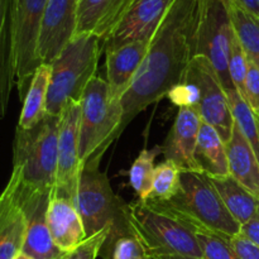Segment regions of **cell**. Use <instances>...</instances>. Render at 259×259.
<instances>
[{
    "label": "cell",
    "instance_id": "484cf974",
    "mask_svg": "<svg viewBox=\"0 0 259 259\" xmlns=\"http://www.w3.org/2000/svg\"><path fill=\"white\" fill-rule=\"evenodd\" d=\"M161 153L162 146H156L152 149L144 148L129 169V182L138 196L139 201L146 202L151 196L154 168H156L154 161Z\"/></svg>",
    "mask_w": 259,
    "mask_h": 259
},
{
    "label": "cell",
    "instance_id": "7c38bea8",
    "mask_svg": "<svg viewBox=\"0 0 259 259\" xmlns=\"http://www.w3.org/2000/svg\"><path fill=\"white\" fill-rule=\"evenodd\" d=\"M78 0H48L38 37V58L51 63L75 37Z\"/></svg>",
    "mask_w": 259,
    "mask_h": 259
},
{
    "label": "cell",
    "instance_id": "8992f818",
    "mask_svg": "<svg viewBox=\"0 0 259 259\" xmlns=\"http://www.w3.org/2000/svg\"><path fill=\"white\" fill-rule=\"evenodd\" d=\"M121 121V100L111 96L106 80L95 76L81 98L80 159L82 167L89 163L100 164L106 149L119 138Z\"/></svg>",
    "mask_w": 259,
    "mask_h": 259
},
{
    "label": "cell",
    "instance_id": "ab89813d",
    "mask_svg": "<svg viewBox=\"0 0 259 259\" xmlns=\"http://www.w3.org/2000/svg\"><path fill=\"white\" fill-rule=\"evenodd\" d=\"M144 259H161L159 257H153V255H146Z\"/></svg>",
    "mask_w": 259,
    "mask_h": 259
},
{
    "label": "cell",
    "instance_id": "74e56055",
    "mask_svg": "<svg viewBox=\"0 0 259 259\" xmlns=\"http://www.w3.org/2000/svg\"><path fill=\"white\" fill-rule=\"evenodd\" d=\"M14 259H33V258H32V257H29V255H27V254H25V253L20 252L19 254H18L17 257H15Z\"/></svg>",
    "mask_w": 259,
    "mask_h": 259
},
{
    "label": "cell",
    "instance_id": "52a82bcc",
    "mask_svg": "<svg viewBox=\"0 0 259 259\" xmlns=\"http://www.w3.org/2000/svg\"><path fill=\"white\" fill-rule=\"evenodd\" d=\"M128 206L132 235L141 242L147 255L202 259L196 233L179 219L139 200Z\"/></svg>",
    "mask_w": 259,
    "mask_h": 259
},
{
    "label": "cell",
    "instance_id": "d6986e66",
    "mask_svg": "<svg viewBox=\"0 0 259 259\" xmlns=\"http://www.w3.org/2000/svg\"><path fill=\"white\" fill-rule=\"evenodd\" d=\"M27 227V215L8 182L0 194V259H14L22 252Z\"/></svg>",
    "mask_w": 259,
    "mask_h": 259
},
{
    "label": "cell",
    "instance_id": "ffe728a7",
    "mask_svg": "<svg viewBox=\"0 0 259 259\" xmlns=\"http://www.w3.org/2000/svg\"><path fill=\"white\" fill-rule=\"evenodd\" d=\"M229 175L259 199V162L249 142L234 121L232 137L225 144Z\"/></svg>",
    "mask_w": 259,
    "mask_h": 259
},
{
    "label": "cell",
    "instance_id": "44dd1931",
    "mask_svg": "<svg viewBox=\"0 0 259 259\" xmlns=\"http://www.w3.org/2000/svg\"><path fill=\"white\" fill-rule=\"evenodd\" d=\"M10 7L12 0H0V119L7 114L10 94L15 85Z\"/></svg>",
    "mask_w": 259,
    "mask_h": 259
},
{
    "label": "cell",
    "instance_id": "4316f807",
    "mask_svg": "<svg viewBox=\"0 0 259 259\" xmlns=\"http://www.w3.org/2000/svg\"><path fill=\"white\" fill-rule=\"evenodd\" d=\"M234 121L243 136L249 142L259 162V115L248 105L247 101L237 90L227 93Z\"/></svg>",
    "mask_w": 259,
    "mask_h": 259
},
{
    "label": "cell",
    "instance_id": "e575fe53",
    "mask_svg": "<svg viewBox=\"0 0 259 259\" xmlns=\"http://www.w3.org/2000/svg\"><path fill=\"white\" fill-rule=\"evenodd\" d=\"M230 242H232L235 252L242 259H259V248L240 234L232 238Z\"/></svg>",
    "mask_w": 259,
    "mask_h": 259
},
{
    "label": "cell",
    "instance_id": "4dcf8cb0",
    "mask_svg": "<svg viewBox=\"0 0 259 259\" xmlns=\"http://www.w3.org/2000/svg\"><path fill=\"white\" fill-rule=\"evenodd\" d=\"M109 238V230L104 229L91 237L86 238L77 248L65 253L61 259H96Z\"/></svg>",
    "mask_w": 259,
    "mask_h": 259
},
{
    "label": "cell",
    "instance_id": "9a60e30c",
    "mask_svg": "<svg viewBox=\"0 0 259 259\" xmlns=\"http://www.w3.org/2000/svg\"><path fill=\"white\" fill-rule=\"evenodd\" d=\"M201 123L202 119L196 108H180L171 132L162 146L166 161L174 162L181 171L199 172L195 149Z\"/></svg>",
    "mask_w": 259,
    "mask_h": 259
},
{
    "label": "cell",
    "instance_id": "e0dca14e",
    "mask_svg": "<svg viewBox=\"0 0 259 259\" xmlns=\"http://www.w3.org/2000/svg\"><path fill=\"white\" fill-rule=\"evenodd\" d=\"M133 3L134 0H78L76 34H95L104 42Z\"/></svg>",
    "mask_w": 259,
    "mask_h": 259
},
{
    "label": "cell",
    "instance_id": "603a6c76",
    "mask_svg": "<svg viewBox=\"0 0 259 259\" xmlns=\"http://www.w3.org/2000/svg\"><path fill=\"white\" fill-rule=\"evenodd\" d=\"M228 211L240 225L259 215V199L238 184L232 176L209 177Z\"/></svg>",
    "mask_w": 259,
    "mask_h": 259
},
{
    "label": "cell",
    "instance_id": "d4e9b609",
    "mask_svg": "<svg viewBox=\"0 0 259 259\" xmlns=\"http://www.w3.org/2000/svg\"><path fill=\"white\" fill-rule=\"evenodd\" d=\"M234 30L248 58L259 66V17L245 12L230 0H225Z\"/></svg>",
    "mask_w": 259,
    "mask_h": 259
},
{
    "label": "cell",
    "instance_id": "2e32d148",
    "mask_svg": "<svg viewBox=\"0 0 259 259\" xmlns=\"http://www.w3.org/2000/svg\"><path fill=\"white\" fill-rule=\"evenodd\" d=\"M47 224L56 247L63 253L73 250L88 238L76 207L70 200L60 196L55 189L50 194Z\"/></svg>",
    "mask_w": 259,
    "mask_h": 259
},
{
    "label": "cell",
    "instance_id": "836d02e7",
    "mask_svg": "<svg viewBox=\"0 0 259 259\" xmlns=\"http://www.w3.org/2000/svg\"><path fill=\"white\" fill-rule=\"evenodd\" d=\"M243 99L253 111L259 115V66L248 58V71Z\"/></svg>",
    "mask_w": 259,
    "mask_h": 259
},
{
    "label": "cell",
    "instance_id": "d6a6232c",
    "mask_svg": "<svg viewBox=\"0 0 259 259\" xmlns=\"http://www.w3.org/2000/svg\"><path fill=\"white\" fill-rule=\"evenodd\" d=\"M146 250L133 235L120 237L111 245V259H144Z\"/></svg>",
    "mask_w": 259,
    "mask_h": 259
},
{
    "label": "cell",
    "instance_id": "6da1fadb",
    "mask_svg": "<svg viewBox=\"0 0 259 259\" xmlns=\"http://www.w3.org/2000/svg\"><path fill=\"white\" fill-rule=\"evenodd\" d=\"M200 0H174L152 39L148 51L121 98L123 121L119 137L137 115L166 98L184 82L196 56V33Z\"/></svg>",
    "mask_w": 259,
    "mask_h": 259
},
{
    "label": "cell",
    "instance_id": "1f68e13d",
    "mask_svg": "<svg viewBox=\"0 0 259 259\" xmlns=\"http://www.w3.org/2000/svg\"><path fill=\"white\" fill-rule=\"evenodd\" d=\"M166 98L179 108H197L200 103V90L197 85L185 81L175 86Z\"/></svg>",
    "mask_w": 259,
    "mask_h": 259
},
{
    "label": "cell",
    "instance_id": "f35d334b",
    "mask_svg": "<svg viewBox=\"0 0 259 259\" xmlns=\"http://www.w3.org/2000/svg\"><path fill=\"white\" fill-rule=\"evenodd\" d=\"M161 259H197V258H189V257H159Z\"/></svg>",
    "mask_w": 259,
    "mask_h": 259
},
{
    "label": "cell",
    "instance_id": "30bf717a",
    "mask_svg": "<svg viewBox=\"0 0 259 259\" xmlns=\"http://www.w3.org/2000/svg\"><path fill=\"white\" fill-rule=\"evenodd\" d=\"M185 81L197 85L200 90V103L196 110L202 121L211 125L227 144L234 128V116L227 93L214 66L206 57L195 56L190 63Z\"/></svg>",
    "mask_w": 259,
    "mask_h": 259
},
{
    "label": "cell",
    "instance_id": "f1b7e54d",
    "mask_svg": "<svg viewBox=\"0 0 259 259\" xmlns=\"http://www.w3.org/2000/svg\"><path fill=\"white\" fill-rule=\"evenodd\" d=\"M196 237L202 259H242L235 252L230 239L211 233H196Z\"/></svg>",
    "mask_w": 259,
    "mask_h": 259
},
{
    "label": "cell",
    "instance_id": "5b68a950",
    "mask_svg": "<svg viewBox=\"0 0 259 259\" xmlns=\"http://www.w3.org/2000/svg\"><path fill=\"white\" fill-rule=\"evenodd\" d=\"M103 39L95 34H75L51 63L47 114L60 116L68 101H81L83 91L95 77Z\"/></svg>",
    "mask_w": 259,
    "mask_h": 259
},
{
    "label": "cell",
    "instance_id": "8d00e7d4",
    "mask_svg": "<svg viewBox=\"0 0 259 259\" xmlns=\"http://www.w3.org/2000/svg\"><path fill=\"white\" fill-rule=\"evenodd\" d=\"M230 2L244 9L245 12L259 17V0H230Z\"/></svg>",
    "mask_w": 259,
    "mask_h": 259
},
{
    "label": "cell",
    "instance_id": "cb8c5ba5",
    "mask_svg": "<svg viewBox=\"0 0 259 259\" xmlns=\"http://www.w3.org/2000/svg\"><path fill=\"white\" fill-rule=\"evenodd\" d=\"M51 80V65L42 63L35 71L23 100L18 128L32 129L47 115V94Z\"/></svg>",
    "mask_w": 259,
    "mask_h": 259
},
{
    "label": "cell",
    "instance_id": "9c48e42d",
    "mask_svg": "<svg viewBox=\"0 0 259 259\" xmlns=\"http://www.w3.org/2000/svg\"><path fill=\"white\" fill-rule=\"evenodd\" d=\"M234 25L225 0H200L196 33V56L206 57L214 66L225 93L237 90L229 75L230 47Z\"/></svg>",
    "mask_w": 259,
    "mask_h": 259
},
{
    "label": "cell",
    "instance_id": "83f0119b",
    "mask_svg": "<svg viewBox=\"0 0 259 259\" xmlns=\"http://www.w3.org/2000/svg\"><path fill=\"white\" fill-rule=\"evenodd\" d=\"M181 185V169L171 161H164L154 168L153 185L148 200L166 201L179 192Z\"/></svg>",
    "mask_w": 259,
    "mask_h": 259
},
{
    "label": "cell",
    "instance_id": "ba28073f",
    "mask_svg": "<svg viewBox=\"0 0 259 259\" xmlns=\"http://www.w3.org/2000/svg\"><path fill=\"white\" fill-rule=\"evenodd\" d=\"M48 0H12L13 50H14L15 85L20 100H24L32 78L40 63L38 58V37Z\"/></svg>",
    "mask_w": 259,
    "mask_h": 259
},
{
    "label": "cell",
    "instance_id": "ac0fdd59",
    "mask_svg": "<svg viewBox=\"0 0 259 259\" xmlns=\"http://www.w3.org/2000/svg\"><path fill=\"white\" fill-rule=\"evenodd\" d=\"M148 46V40H138L105 50L106 82L114 99L121 100L126 93L146 57Z\"/></svg>",
    "mask_w": 259,
    "mask_h": 259
},
{
    "label": "cell",
    "instance_id": "277c9868",
    "mask_svg": "<svg viewBox=\"0 0 259 259\" xmlns=\"http://www.w3.org/2000/svg\"><path fill=\"white\" fill-rule=\"evenodd\" d=\"M99 166V163H89L82 167L73 206L82 220L86 237L109 230V238L100 252L105 257L114 242L120 237L132 235V230L128 204L113 191L108 175L101 172Z\"/></svg>",
    "mask_w": 259,
    "mask_h": 259
},
{
    "label": "cell",
    "instance_id": "3957f363",
    "mask_svg": "<svg viewBox=\"0 0 259 259\" xmlns=\"http://www.w3.org/2000/svg\"><path fill=\"white\" fill-rule=\"evenodd\" d=\"M146 202L179 219L194 233H211L232 239L240 234L242 225L232 217L209 176L181 171L180 190L166 201Z\"/></svg>",
    "mask_w": 259,
    "mask_h": 259
},
{
    "label": "cell",
    "instance_id": "f546056e",
    "mask_svg": "<svg viewBox=\"0 0 259 259\" xmlns=\"http://www.w3.org/2000/svg\"><path fill=\"white\" fill-rule=\"evenodd\" d=\"M228 68H229V75L232 78V82L234 88L237 89L238 93L243 96L244 94V83L245 77H247L248 71V56L238 38L237 33L232 42L229 55V62H228Z\"/></svg>",
    "mask_w": 259,
    "mask_h": 259
},
{
    "label": "cell",
    "instance_id": "5bb4252c",
    "mask_svg": "<svg viewBox=\"0 0 259 259\" xmlns=\"http://www.w3.org/2000/svg\"><path fill=\"white\" fill-rule=\"evenodd\" d=\"M14 192L28 220L27 235L22 252L33 259H61L65 253L56 247L47 224L50 194L20 195L15 189Z\"/></svg>",
    "mask_w": 259,
    "mask_h": 259
},
{
    "label": "cell",
    "instance_id": "8fae6325",
    "mask_svg": "<svg viewBox=\"0 0 259 259\" xmlns=\"http://www.w3.org/2000/svg\"><path fill=\"white\" fill-rule=\"evenodd\" d=\"M81 101H68L60 115L57 180L55 191L73 204L80 184L82 163L80 159Z\"/></svg>",
    "mask_w": 259,
    "mask_h": 259
},
{
    "label": "cell",
    "instance_id": "7402d4cb",
    "mask_svg": "<svg viewBox=\"0 0 259 259\" xmlns=\"http://www.w3.org/2000/svg\"><path fill=\"white\" fill-rule=\"evenodd\" d=\"M195 161L200 174L209 177L230 176L225 143L219 133L205 121L200 126Z\"/></svg>",
    "mask_w": 259,
    "mask_h": 259
},
{
    "label": "cell",
    "instance_id": "7a4b0ae2",
    "mask_svg": "<svg viewBox=\"0 0 259 259\" xmlns=\"http://www.w3.org/2000/svg\"><path fill=\"white\" fill-rule=\"evenodd\" d=\"M60 116L46 115L32 129L17 128L9 181L19 194H51L56 187Z\"/></svg>",
    "mask_w": 259,
    "mask_h": 259
},
{
    "label": "cell",
    "instance_id": "d590c367",
    "mask_svg": "<svg viewBox=\"0 0 259 259\" xmlns=\"http://www.w3.org/2000/svg\"><path fill=\"white\" fill-rule=\"evenodd\" d=\"M240 235L259 248V215L240 227Z\"/></svg>",
    "mask_w": 259,
    "mask_h": 259
},
{
    "label": "cell",
    "instance_id": "4fadbf2b",
    "mask_svg": "<svg viewBox=\"0 0 259 259\" xmlns=\"http://www.w3.org/2000/svg\"><path fill=\"white\" fill-rule=\"evenodd\" d=\"M174 0H134L115 29L103 42L104 50L138 40H151Z\"/></svg>",
    "mask_w": 259,
    "mask_h": 259
}]
</instances>
